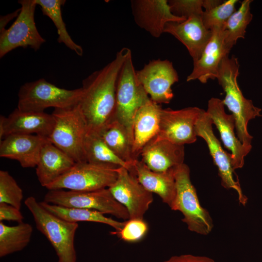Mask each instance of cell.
<instances>
[{"mask_svg": "<svg viewBox=\"0 0 262 262\" xmlns=\"http://www.w3.org/2000/svg\"><path fill=\"white\" fill-rule=\"evenodd\" d=\"M131 53L129 48H122L111 62L83 80L82 94L78 104L87 130L99 133L114 119L118 78L124 62Z\"/></svg>", "mask_w": 262, "mask_h": 262, "instance_id": "obj_1", "label": "cell"}, {"mask_svg": "<svg viewBox=\"0 0 262 262\" xmlns=\"http://www.w3.org/2000/svg\"><path fill=\"white\" fill-rule=\"evenodd\" d=\"M239 67L235 56H226L220 64L216 79L225 93L223 103L234 117L238 138L245 146L252 147L253 137L248 132L247 124L250 120L262 116V110L243 95L237 82Z\"/></svg>", "mask_w": 262, "mask_h": 262, "instance_id": "obj_2", "label": "cell"}, {"mask_svg": "<svg viewBox=\"0 0 262 262\" xmlns=\"http://www.w3.org/2000/svg\"><path fill=\"white\" fill-rule=\"evenodd\" d=\"M24 204L32 214L36 229L49 240L58 257V262H76L74 238L78 223L63 219L45 209L33 196Z\"/></svg>", "mask_w": 262, "mask_h": 262, "instance_id": "obj_3", "label": "cell"}, {"mask_svg": "<svg viewBox=\"0 0 262 262\" xmlns=\"http://www.w3.org/2000/svg\"><path fill=\"white\" fill-rule=\"evenodd\" d=\"M55 123L48 140L76 163L86 162L84 149L87 126L79 104L54 109Z\"/></svg>", "mask_w": 262, "mask_h": 262, "instance_id": "obj_4", "label": "cell"}, {"mask_svg": "<svg viewBox=\"0 0 262 262\" xmlns=\"http://www.w3.org/2000/svg\"><path fill=\"white\" fill-rule=\"evenodd\" d=\"M150 100L137 78L131 53L124 62L118 78L114 119L126 128L133 144L135 116L138 110Z\"/></svg>", "mask_w": 262, "mask_h": 262, "instance_id": "obj_5", "label": "cell"}, {"mask_svg": "<svg viewBox=\"0 0 262 262\" xmlns=\"http://www.w3.org/2000/svg\"><path fill=\"white\" fill-rule=\"evenodd\" d=\"M176 197L173 211L182 213V221L188 229L197 234L207 235L213 228V220L208 212L200 204L196 191L192 183L188 166L183 164L174 169Z\"/></svg>", "mask_w": 262, "mask_h": 262, "instance_id": "obj_6", "label": "cell"}, {"mask_svg": "<svg viewBox=\"0 0 262 262\" xmlns=\"http://www.w3.org/2000/svg\"><path fill=\"white\" fill-rule=\"evenodd\" d=\"M82 87L67 90L59 87L44 79L26 82L18 93L17 108L22 111L44 112L47 108H65L79 103Z\"/></svg>", "mask_w": 262, "mask_h": 262, "instance_id": "obj_7", "label": "cell"}, {"mask_svg": "<svg viewBox=\"0 0 262 262\" xmlns=\"http://www.w3.org/2000/svg\"><path fill=\"white\" fill-rule=\"evenodd\" d=\"M43 201L65 207L94 210L125 221L130 219L127 209L114 198L108 188L88 192L51 190L46 194Z\"/></svg>", "mask_w": 262, "mask_h": 262, "instance_id": "obj_8", "label": "cell"}, {"mask_svg": "<svg viewBox=\"0 0 262 262\" xmlns=\"http://www.w3.org/2000/svg\"><path fill=\"white\" fill-rule=\"evenodd\" d=\"M118 167L87 162L76 163L46 188L49 190L63 189L82 192L108 188L117 178Z\"/></svg>", "mask_w": 262, "mask_h": 262, "instance_id": "obj_9", "label": "cell"}, {"mask_svg": "<svg viewBox=\"0 0 262 262\" xmlns=\"http://www.w3.org/2000/svg\"><path fill=\"white\" fill-rule=\"evenodd\" d=\"M20 11L7 29L0 32V57L18 47L37 50L46 41L36 28L34 12L35 0H20Z\"/></svg>", "mask_w": 262, "mask_h": 262, "instance_id": "obj_10", "label": "cell"}, {"mask_svg": "<svg viewBox=\"0 0 262 262\" xmlns=\"http://www.w3.org/2000/svg\"><path fill=\"white\" fill-rule=\"evenodd\" d=\"M212 124L211 118L206 111L202 109L196 124V135L206 141L213 163L217 167L222 186L228 190L232 189L236 191L239 203L245 206L247 198L242 192L239 180L234 178L231 154L223 149L213 133Z\"/></svg>", "mask_w": 262, "mask_h": 262, "instance_id": "obj_11", "label": "cell"}, {"mask_svg": "<svg viewBox=\"0 0 262 262\" xmlns=\"http://www.w3.org/2000/svg\"><path fill=\"white\" fill-rule=\"evenodd\" d=\"M202 110L196 107L177 110L162 109L159 131L152 140H165L183 146L194 143L197 136L196 124Z\"/></svg>", "mask_w": 262, "mask_h": 262, "instance_id": "obj_12", "label": "cell"}, {"mask_svg": "<svg viewBox=\"0 0 262 262\" xmlns=\"http://www.w3.org/2000/svg\"><path fill=\"white\" fill-rule=\"evenodd\" d=\"M137 78L150 98L159 104L169 103L174 97L172 86L179 81L172 63L168 60H152L136 71Z\"/></svg>", "mask_w": 262, "mask_h": 262, "instance_id": "obj_13", "label": "cell"}, {"mask_svg": "<svg viewBox=\"0 0 262 262\" xmlns=\"http://www.w3.org/2000/svg\"><path fill=\"white\" fill-rule=\"evenodd\" d=\"M117 172V178L109 190L114 198L127 209L130 219H143L153 202L152 193L146 190L127 168L119 167Z\"/></svg>", "mask_w": 262, "mask_h": 262, "instance_id": "obj_14", "label": "cell"}, {"mask_svg": "<svg viewBox=\"0 0 262 262\" xmlns=\"http://www.w3.org/2000/svg\"><path fill=\"white\" fill-rule=\"evenodd\" d=\"M213 124L218 129L224 146L231 152V164L234 170L242 168L244 159L250 151L252 147L245 146L234 133L235 122L233 115L227 114L225 111L223 100L212 98L208 101L206 111Z\"/></svg>", "mask_w": 262, "mask_h": 262, "instance_id": "obj_15", "label": "cell"}, {"mask_svg": "<svg viewBox=\"0 0 262 262\" xmlns=\"http://www.w3.org/2000/svg\"><path fill=\"white\" fill-rule=\"evenodd\" d=\"M131 8L136 24L155 38L164 33L166 23L186 19L174 15L166 0H132Z\"/></svg>", "mask_w": 262, "mask_h": 262, "instance_id": "obj_16", "label": "cell"}, {"mask_svg": "<svg viewBox=\"0 0 262 262\" xmlns=\"http://www.w3.org/2000/svg\"><path fill=\"white\" fill-rule=\"evenodd\" d=\"M55 123L52 114L15 109L7 117H0V139L13 134H36L49 138Z\"/></svg>", "mask_w": 262, "mask_h": 262, "instance_id": "obj_17", "label": "cell"}, {"mask_svg": "<svg viewBox=\"0 0 262 262\" xmlns=\"http://www.w3.org/2000/svg\"><path fill=\"white\" fill-rule=\"evenodd\" d=\"M202 14L190 16L183 21L168 22L164 29V33L171 34L185 46L193 62L199 59L212 35V31L204 25Z\"/></svg>", "mask_w": 262, "mask_h": 262, "instance_id": "obj_18", "label": "cell"}, {"mask_svg": "<svg viewBox=\"0 0 262 262\" xmlns=\"http://www.w3.org/2000/svg\"><path fill=\"white\" fill-rule=\"evenodd\" d=\"M48 141V138L36 134L9 135L0 141V156L16 160L23 168L34 167Z\"/></svg>", "mask_w": 262, "mask_h": 262, "instance_id": "obj_19", "label": "cell"}, {"mask_svg": "<svg viewBox=\"0 0 262 262\" xmlns=\"http://www.w3.org/2000/svg\"><path fill=\"white\" fill-rule=\"evenodd\" d=\"M198 60L193 62V69L186 81L198 80L206 83L209 79H216L222 60L229 55V51L224 42V29L215 28Z\"/></svg>", "mask_w": 262, "mask_h": 262, "instance_id": "obj_20", "label": "cell"}, {"mask_svg": "<svg viewBox=\"0 0 262 262\" xmlns=\"http://www.w3.org/2000/svg\"><path fill=\"white\" fill-rule=\"evenodd\" d=\"M140 156L141 161L149 169L164 172L184 164V147L165 140H151L143 148Z\"/></svg>", "mask_w": 262, "mask_h": 262, "instance_id": "obj_21", "label": "cell"}, {"mask_svg": "<svg viewBox=\"0 0 262 262\" xmlns=\"http://www.w3.org/2000/svg\"><path fill=\"white\" fill-rule=\"evenodd\" d=\"M174 169L157 172L137 160L134 164L132 174L146 190L158 195L162 201L173 210L177 193Z\"/></svg>", "mask_w": 262, "mask_h": 262, "instance_id": "obj_22", "label": "cell"}, {"mask_svg": "<svg viewBox=\"0 0 262 262\" xmlns=\"http://www.w3.org/2000/svg\"><path fill=\"white\" fill-rule=\"evenodd\" d=\"M162 109L161 105L150 99L137 112L133 125L134 160H138L145 146L158 133Z\"/></svg>", "mask_w": 262, "mask_h": 262, "instance_id": "obj_23", "label": "cell"}, {"mask_svg": "<svg viewBox=\"0 0 262 262\" xmlns=\"http://www.w3.org/2000/svg\"><path fill=\"white\" fill-rule=\"evenodd\" d=\"M76 162L48 141L41 149L36 174L41 186L47 187L68 171Z\"/></svg>", "mask_w": 262, "mask_h": 262, "instance_id": "obj_24", "label": "cell"}, {"mask_svg": "<svg viewBox=\"0 0 262 262\" xmlns=\"http://www.w3.org/2000/svg\"><path fill=\"white\" fill-rule=\"evenodd\" d=\"M86 161L101 165L124 167L133 172V165L120 159L108 147L98 132L87 130L84 143Z\"/></svg>", "mask_w": 262, "mask_h": 262, "instance_id": "obj_25", "label": "cell"}, {"mask_svg": "<svg viewBox=\"0 0 262 262\" xmlns=\"http://www.w3.org/2000/svg\"><path fill=\"white\" fill-rule=\"evenodd\" d=\"M40 203L47 210L63 219L74 223L86 221L106 224L115 229L114 233L115 234L121 230L125 223V221H116L94 210L65 207L48 203L44 201Z\"/></svg>", "mask_w": 262, "mask_h": 262, "instance_id": "obj_26", "label": "cell"}, {"mask_svg": "<svg viewBox=\"0 0 262 262\" xmlns=\"http://www.w3.org/2000/svg\"><path fill=\"white\" fill-rule=\"evenodd\" d=\"M101 137L120 159L134 165L136 160L132 157L133 143L126 128L116 120L108 123L99 132Z\"/></svg>", "mask_w": 262, "mask_h": 262, "instance_id": "obj_27", "label": "cell"}, {"mask_svg": "<svg viewBox=\"0 0 262 262\" xmlns=\"http://www.w3.org/2000/svg\"><path fill=\"white\" fill-rule=\"evenodd\" d=\"M33 232L31 224L23 222L9 226L0 222V257L20 251L29 244Z\"/></svg>", "mask_w": 262, "mask_h": 262, "instance_id": "obj_28", "label": "cell"}, {"mask_svg": "<svg viewBox=\"0 0 262 262\" xmlns=\"http://www.w3.org/2000/svg\"><path fill=\"white\" fill-rule=\"evenodd\" d=\"M251 0H244L239 8L231 15L224 29V42L230 51L239 38H244L246 29L251 21L253 15L250 12Z\"/></svg>", "mask_w": 262, "mask_h": 262, "instance_id": "obj_29", "label": "cell"}, {"mask_svg": "<svg viewBox=\"0 0 262 262\" xmlns=\"http://www.w3.org/2000/svg\"><path fill=\"white\" fill-rule=\"evenodd\" d=\"M35 1L37 5L40 7L43 14L49 17L56 27L58 34V42L64 44L78 55L82 56V47L75 43L72 39L63 19L61 7L65 3L66 0H35Z\"/></svg>", "mask_w": 262, "mask_h": 262, "instance_id": "obj_30", "label": "cell"}, {"mask_svg": "<svg viewBox=\"0 0 262 262\" xmlns=\"http://www.w3.org/2000/svg\"><path fill=\"white\" fill-rule=\"evenodd\" d=\"M237 0H228L209 9L203 11L202 15L205 27L209 30L215 28L224 29L226 22L236 11Z\"/></svg>", "mask_w": 262, "mask_h": 262, "instance_id": "obj_31", "label": "cell"}, {"mask_svg": "<svg viewBox=\"0 0 262 262\" xmlns=\"http://www.w3.org/2000/svg\"><path fill=\"white\" fill-rule=\"evenodd\" d=\"M23 198L22 189L7 171H0V203L20 210Z\"/></svg>", "mask_w": 262, "mask_h": 262, "instance_id": "obj_32", "label": "cell"}, {"mask_svg": "<svg viewBox=\"0 0 262 262\" xmlns=\"http://www.w3.org/2000/svg\"><path fill=\"white\" fill-rule=\"evenodd\" d=\"M148 230V225L143 219H130L125 221L121 230L116 235L123 241L134 243L142 240Z\"/></svg>", "mask_w": 262, "mask_h": 262, "instance_id": "obj_33", "label": "cell"}, {"mask_svg": "<svg viewBox=\"0 0 262 262\" xmlns=\"http://www.w3.org/2000/svg\"><path fill=\"white\" fill-rule=\"evenodd\" d=\"M168 2L172 13L178 16L186 18L203 12L202 0H171Z\"/></svg>", "mask_w": 262, "mask_h": 262, "instance_id": "obj_34", "label": "cell"}, {"mask_svg": "<svg viewBox=\"0 0 262 262\" xmlns=\"http://www.w3.org/2000/svg\"><path fill=\"white\" fill-rule=\"evenodd\" d=\"M24 216L20 210L5 203H0V222L3 221L23 222Z\"/></svg>", "mask_w": 262, "mask_h": 262, "instance_id": "obj_35", "label": "cell"}, {"mask_svg": "<svg viewBox=\"0 0 262 262\" xmlns=\"http://www.w3.org/2000/svg\"><path fill=\"white\" fill-rule=\"evenodd\" d=\"M163 262H215V261L213 259L206 256L184 254L180 256H172L168 260Z\"/></svg>", "mask_w": 262, "mask_h": 262, "instance_id": "obj_36", "label": "cell"}, {"mask_svg": "<svg viewBox=\"0 0 262 262\" xmlns=\"http://www.w3.org/2000/svg\"><path fill=\"white\" fill-rule=\"evenodd\" d=\"M20 11V8L15 11L13 13L8 14L5 16L0 17V32L4 31L5 29V27L9 21L12 20L14 17H17L18 16Z\"/></svg>", "mask_w": 262, "mask_h": 262, "instance_id": "obj_37", "label": "cell"}]
</instances>
